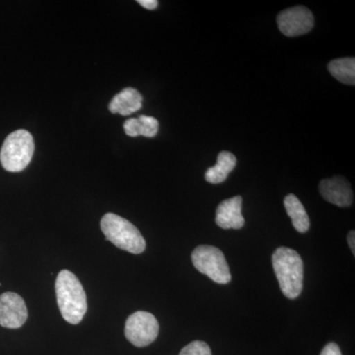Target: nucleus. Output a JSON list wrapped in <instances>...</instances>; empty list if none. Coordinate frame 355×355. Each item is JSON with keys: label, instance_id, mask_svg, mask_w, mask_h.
<instances>
[{"label": "nucleus", "instance_id": "obj_1", "mask_svg": "<svg viewBox=\"0 0 355 355\" xmlns=\"http://www.w3.org/2000/svg\"><path fill=\"white\" fill-rule=\"evenodd\" d=\"M55 293L58 308L65 321L71 324L80 323L87 312V297L76 275L67 270L58 273Z\"/></svg>", "mask_w": 355, "mask_h": 355}, {"label": "nucleus", "instance_id": "obj_2", "mask_svg": "<svg viewBox=\"0 0 355 355\" xmlns=\"http://www.w3.org/2000/svg\"><path fill=\"white\" fill-rule=\"evenodd\" d=\"M272 261L284 295L297 298L302 292L304 279V265L300 254L291 248L280 247L272 254Z\"/></svg>", "mask_w": 355, "mask_h": 355}, {"label": "nucleus", "instance_id": "obj_3", "mask_svg": "<svg viewBox=\"0 0 355 355\" xmlns=\"http://www.w3.org/2000/svg\"><path fill=\"white\" fill-rule=\"evenodd\" d=\"M100 225L106 239L119 249L135 254L144 253L146 250L144 236L132 222L123 217L109 212L102 217Z\"/></svg>", "mask_w": 355, "mask_h": 355}, {"label": "nucleus", "instance_id": "obj_4", "mask_svg": "<svg viewBox=\"0 0 355 355\" xmlns=\"http://www.w3.org/2000/svg\"><path fill=\"white\" fill-rule=\"evenodd\" d=\"M35 144L31 133L15 130L4 140L0 151V162L8 172H21L27 168L34 155Z\"/></svg>", "mask_w": 355, "mask_h": 355}, {"label": "nucleus", "instance_id": "obj_5", "mask_svg": "<svg viewBox=\"0 0 355 355\" xmlns=\"http://www.w3.org/2000/svg\"><path fill=\"white\" fill-rule=\"evenodd\" d=\"M191 261L196 268L219 284L231 282V272L225 256L218 248L200 245L191 253Z\"/></svg>", "mask_w": 355, "mask_h": 355}, {"label": "nucleus", "instance_id": "obj_6", "mask_svg": "<svg viewBox=\"0 0 355 355\" xmlns=\"http://www.w3.org/2000/svg\"><path fill=\"white\" fill-rule=\"evenodd\" d=\"M159 323L154 315L146 311H137L125 322V336L137 347H148L157 338Z\"/></svg>", "mask_w": 355, "mask_h": 355}, {"label": "nucleus", "instance_id": "obj_7", "mask_svg": "<svg viewBox=\"0 0 355 355\" xmlns=\"http://www.w3.org/2000/svg\"><path fill=\"white\" fill-rule=\"evenodd\" d=\"M279 31L286 37L307 34L314 26V16L304 6H295L282 11L277 18Z\"/></svg>", "mask_w": 355, "mask_h": 355}, {"label": "nucleus", "instance_id": "obj_8", "mask_svg": "<svg viewBox=\"0 0 355 355\" xmlns=\"http://www.w3.org/2000/svg\"><path fill=\"white\" fill-rule=\"evenodd\" d=\"M28 319L24 299L14 292L0 295V326L7 329H19Z\"/></svg>", "mask_w": 355, "mask_h": 355}, {"label": "nucleus", "instance_id": "obj_9", "mask_svg": "<svg viewBox=\"0 0 355 355\" xmlns=\"http://www.w3.org/2000/svg\"><path fill=\"white\" fill-rule=\"evenodd\" d=\"M319 191L327 202L340 207H350L354 202V193L349 181L343 177L322 180Z\"/></svg>", "mask_w": 355, "mask_h": 355}, {"label": "nucleus", "instance_id": "obj_10", "mask_svg": "<svg viewBox=\"0 0 355 355\" xmlns=\"http://www.w3.org/2000/svg\"><path fill=\"white\" fill-rule=\"evenodd\" d=\"M216 222L222 229H241L244 226L241 196L228 198L218 205Z\"/></svg>", "mask_w": 355, "mask_h": 355}, {"label": "nucleus", "instance_id": "obj_11", "mask_svg": "<svg viewBox=\"0 0 355 355\" xmlns=\"http://www.w3.org/2000/svg\"><path fill=\"white\" fill-rule=\"evenodd\" d=\"M144 97L137 89L125 88L114 96L109 104L111 113L130 116L141 109Z\"/></svg>", "mask_w": 355, "mask_h": 355}, {"label": "nucleus", "instance_id": "obj_12", "mask_svg": "<svg viewBox=\"0 0 355 355\" xmlns=\"http://www.w3.org/2000/svg\"><path fill=\"white\" fill-rule=\"evenodd\" d=\"M237 159L228 151H222L217 157L214 167L209 168L205 172V180L209 184H221L227 179L228 175L234 170Z\"/></svg>", "mask_w": 355, "mask_h": 355}, {"label": "nucleus", "instance_id": "obj_13", "mask_svg": "<svg viewBox=\"0 0 355 355\" xmlns=\"http://www.w3.org/2000/svg\"><path fill=\"white\" fill-rule=\"evenodd\" d=\"M123 130L128 137H137L139 135L142 137H155L159 130V123L153 116H142L139 118L128 119L123 123Z\"/></svg>", "mask_w": 355, "mask_h": 355}, {"label": "nucleus", "instance_id": "obj_14", "mask_svg": "<svg viewBox=\"0 0 355 355\" xmlns=\"http://www.w3.org/2000/svg\"><path fill=\"white\" fill-rule=\"evenodd\" d=\"M284 207L295 230L299 233L307 232L310 228V219L299 198L291 193L287 195L284 198Z\"/></svg>", "mask_w": 355, "mask_h": 355}, {"label": "nucleus", "instance_id": "obj_15", "mask_svg": "<svg viewBox=\"0 0 355 355\" xmlns=\"http://www.w3.org/2000/svg\"><path fill=\"white\" fill-rule=\"evenodd\" d=\"M329 71L340 83L354 85L355 60L354 58H338L331 60L329 64Z\"/></svg>", "mask_w": 355, "mask_h": 355}, {"label": "nucleus", "instance_id": "obj_16", "mask_svg": "<svg viewBox=\"0 0 355 355\" xmlns=\"http://www.w3.org/2000/svg\"><path fill=\"white\" fill-rule=\"evenodd\" d=\"M179 355H211V350L207 343L193 340L186 345Z\"/></svg>", "mask_w": 355, "mask_h": 355}, {"label": "nucleus", "instance_id": "obj_17", "mask_svg": "<svg viewBox=\"0 0 355 355\" xmlns=\"http://www.w3.org/2000/svg\"><path fill=\"white\" fill-rule=\"evenodd\" d=\"M320 355H343L340 347L335 343H330L324 347Z\"/></svg>", "mask_w": 355, "mask_h": 355}, {"label": "nucleus", "instance_id": "obj_18", "mask_svg": "<svg viewBox=\"0 0 355 355\" xmlns=\"http://www.w3.org/2000/svg\"><path fill=\"white\" fill-rule=\"evenodd\" d=\"M137 3L144 7V8L148 9V10H154L158 6L157 0H139Z\"/></svg>", "mask_w": 355, "mask_h": 355}, {"label": "nucleus", "instance_id": "obj_19", "mask_svg": "<svg viewBox=\"0 0 355 355\" xmlns=\"http://www.w3.org/2000/svg\"><path fill=\"white\" fill-rule=\"evenodd\" d=\"M355 233L354 231H350L349 235H347V242H349V246L352 250V254H355Z\"/></svg>", "mask_w": 355, "mask_h": 355}]
</instances>
